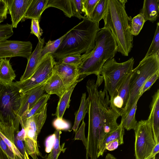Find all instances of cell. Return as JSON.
Instances as JSON below:
<instances>
[{"label": "cell", "instance_id": "cell-16", "mask_svg": "<svg viewBox=\"0 0 159 159\" xmlns=\"http://www.w3.org/2000/svg\"><path fill=\"white\" fill-rule=\"evenodd\" d=\"M150 115L148 120L152 130L154 139L156 144L159 142V90L157 89L152 96L150 105Z\"/></svg>", "mask_w": 159, "mask_h": 159}, {"label": "cell", "instance_id": "cell-42", "mask_svg": "<svg viewBox=\"0 0 159 159\" xmlns=\"http://www.w3.org/2000/svg\"><path fill=\"white\" fill-rule=\"evenodd\" d=\"M8 13L6 0H0V23L7 18Z\"/></svg>", "mask_w": 159, "mask_h": 159}, {"label": "cell", "instance_id": "cell-3", "mask_svg": "<svg viewBox=\"0 0 159 159\" xmlns=\"http://www.w3.org/2000/svg\"><path fill=\"white\" fill-rule=\"evenodd\" d=\"M67 33L57 50L51 54L57 60L72 54L90 52L95 46L96 34L100 30L99 23L85 17Z\"/></svg>", "mask_w": 159, "mask_h": 159}, {"label": "cell", "instance_id": "cell-49", "mask_svg": "<svg viewBox=\"0 0 159 159\" xmlns=\"http://www.w3.org/2000/svg\"><path fill=\"white\" fill-rule=\"evenodd\" d=\"M105 159H117L113 155L108 153L106 156Z\"/></svg>", "mask_w": 159, "mask_h": 159}, {"label": "cell", "instance_id": "cell-17", "mask_svg": "<svg viewBox=\"0 0 159 159\" xmlns=\"http://www.w3.org/2000/svg\"><path fill=\"white\" fill-rule=\"evenodd\" d=\"M44 42V38H41L39 40L35 48L27 60L28 62L25 70L20 78V81H24L29 79L36 70L40 62L39 60Z\"/></svg>", "mask_w": 159, "mask_h": 159}, {"label": "cell", "instance_id": "cell-47", "mask_svg": "<svg viewBox=\"0 0 159 159\" xmlns=\"http://www.w3.org/2000/svg\"><path fill=\"white\" fill-rule=\"evenodd\" d=\"M21 127V129L20 131L16 132V134L15 135V136L17 139L24 141L26 136L25 131L24 128L22 126Z\"/></svg>", "mask_w": 159, "mask_h": 159}, {"label": "cell", "instance_id": "cell-51", "mask_svg": "<svg viewBox=\"0 0 159 159\" xmlns=\"http://www.w3.org/2000/svg\"><path fill=\"white\" fill-rule=\"evenodd\" d=\"M1 59H0V62H1Z\"/></svg>", "mask_w": 159, "mask_h": 159}, {"label": "cell", "instance_id": "cell-33", "mask_svg": "<svg viewBox=\"0 0 159 159\" xmlns=\"http://www.w3.org/2000/svg\"><path fill=\"white\" fill-rule=\"evenodd\" d=\"M83 57V55L79 54H72L60 59L57 62L74 65L78 67L81 63Z\"/></svg>", "mask_w": 159, "mask_h": 159}, {"label": "cell", "instance_id": "cell-12", "mask_svg": "<svg viewBox=\"0 0 159 159\" xmlns=\"http://www.w3.org/2000/svg\"><path fill=\"white\" fill-rule=\"evenodd\" d=\"M53 72L61 78L66 89L76 82L82 80L79 79L78 67L74 65L56 61Z\"/></svg>", "mask_w": 159, "mask_h": 159}, {"label": "cell", "instance_id": "cell-8", "mask_svg": "<svg viewBox=\"0 0 159 159\" xmlns=\"http://www.w3.org/2000/svg\"><path fill=\"white\" fill-rule=\"evenodd\" d=\"M136 159H146L151 155L156 143L150 124L147 120L137 122L135 129Z\"/></svg>", "mask_w": 159, "mask_h": 159}, {"label": "cell", "instance_id": "cell-9", "mask_svg": "<svg viewBox=\"0 0 159 159\" xmlns=\"http://www.w3.org/2000/svg\"><path fill=\"white\" fill-rule=\"evenodd\" d=\"M55 62L51 54H47L30 78L24 81L14 82V84L24 93L33 88L45 83L52 75Z\"/></svg>", "mask_w": 159, "mask_h": 159}, {"label": "cell", "instance_id": "cell-45", "mask_svg": "<svg viewBox=\"0 0 159 159\" xmlns=\"http://www.w3.org/2000/svg\"><path fill=\"white\" fill-rule=\"evenodd\" d=\"M23 141L17 139L15 136V144L20 152L25 157L26 159H30L29 155L26 152L24 144Z\"/></svg>", "mask_w": 159, "mask_h": 159}, {"label": "cell", "instance_id": "cell-44", "mask_svg": "<svg viewBox=\"0 0 159 159\" xmlns=\"http://www.w3.org/2000/svg\"><path fill=\"white\" fill-rule=\"evenodd\" d=\"M55 139V135L54 133L48 136L45 141V151L47 153L50 152L53 147Z\"/></svg>", "mask_w": 159, "mask_h": 159}, {"label": "cell", "instance_id": "cell-6", "mask_svg": "<svg viewBox=\"0 0 159 159\" xmlns=\"http://www.w3.org/2000/svg\"><path fill=\"white\" fill-rule=\"evenodd\" d=\"M159 71V55L144 57L132 70L129 84V96L123 117L140 97V91L145 82Z\"/></svg>", "mask_w": 159, "mask_h": 159}, {"label": "cell", "instance_id": "cell-50", "mask_svg": "<svg viewBox=\"0 0 159 159\" xmlns=\"http://www.w3.org/2000/svg\"><path fill=\"white\" fill-rule=\"evenodd\" d=\"M156 155H154L152 156H150L146 159H155Z\"/></svg>", "mask_w": 159, "mask_h": 159}, {"label": "cell", "instance_id": "cell-23", "mask_svg": "<svg viewBox=\"0 0 159 159\" xmlns=\"http://www.w3.org/2000/svg\"><path fill=\"white\" fill-rule=\"evenodd\" d=\"M79 81L76 82L68 88L59 98L55 114L57 118L63 119L65 112L67 108L69 107L70 101V97L73 90Z\"/></svg>", "mask_w": 159, "mask_h": 159}, {"label": "cell", "instance_id": "cell-26", "mask_svg": "<svg viewBox=\"0 0 159 159\" xmlns=\"http://www.w3.org/2000/svg\"><path fill=\"white\" fill-rule=\"evenodd\" d=\"M50 95L47 93L44 94L32 107L24 113L20 119V121H25L33 116L39 113L44 106L47 104Z\"/></svg>", "mask_w": 159, "mask_h": 159}, {"label": "cell", "instance_id": "cell-40", "mask_svg": "<svg viewBox=\"0 0 159 159\" xmlns=\"http://www.w3.org/2000/svg\"><path fill=\"white\" fill-rule=\"evenodd\" d=\"M85 123L83 120L80 127L75 133V135L74 139V140H81L86 148L87 145V139L85 135Z\"/></svg>", "mask_w": 159, "mask_h": 159}, {"label": "cell", "instance_id": "cell-19", "mask_svg": "<svg viewBox=\"0 0 159 159\" xmlns=\"http://www.w3.org/2000/svg\"><path fill=\"white\" fill-rule=\"evenodd\" d=\"M124 132L125 129L120 123L116 129L106 135L99 145L98 155V158L100 156H103L106 150V146L109 142L115 139H118L119 145L123 144Z\"/></svg>", "mask_w": 159, "mask_h": 159}, {"label": "cell", "instance_id": "cell-27", "mask_svg": "<svg viewBox=\"0 0 159 159\" xmlns=\"http://www.w3.org/2000/svg\"><path fill=\"white\" fill-rule=\"evenodd\" d=\"M86 98V93H83L81 98V102L79 109L75 113V121L74 125L72 128V129L75 133L78 130L80 122L84 119L85 115L87 113L88 101L87 98V99Z\"/></svg>", "mask_w": 159, "mask_h": 159}, {"label": "cell", "instance_id": "cell-18", "mask_svg": "<svg viewBox=\"0 0 159 159\" xmlns=\"http://www.w3.org/2000/svg\"><path fill=\"white\" fill-rule=\"evenodd\" d=\"M44 89L47 94L50 95L55 94L59 98L67 89L61 78L54 72L45 83Z\"/></svg>", "mask_w": 159, "mask_h": 159}, {"label": "cell", "instance_id": "cell-21", "mask_svg": "<svg viewBox=\"0 0 159 159\" xmlns=\"http://www.w3.org/2000/svg\"><path fill=\"white\" fill-rule=\"evenodd\" d=\"M48 0H32L22 21L25 19L40 20L41 15L46 9Z\"/></svg>", "mask_w": 159, "mask_h": 159}, {"label": "cell", "instance_id": "cell-25", "mask_svg": "<svg viewBox=\"0 0 159 159\" xmlns=\"http://www.w3.org/2000/svg\"><path fill=\"white\" fill-rule=\"evenodd\" d=\"M138 100L136 101L130 109L123 117L121 118L120 123L124 129L127 130H134L136 127L137 122L135 115Z\"/></svg>", "mask_w": 159, "mask_h": 159}, {"label": "cell", "instance_id": "cell-39", "mask_svg": "<svg viewBox=\"0 0 159 159\" xmlns=\"http://www.w3.org/2000/svg\"><path fill=\"white\" fill-rule=\"evenodd\" d=\"M39 21L37 19H32L31 20L30 33L35 35L39 40L41 39V36L43 33L42 30L40 28Z\"/></svg>", "mask_w": 159, "mask_h": 159}, {"label": "cell", "instance_id": "cell-5", "mask_svg": "<svg viewBox=\"0 0 159 159\" xmlns=\"http://www.w3.org/2000/svg\"><path fill=\"white\" fill-rule=\"evenodd\" d=\"M23 95L14 82L7 84L0 81V121L14 124L16 131L19 130L17 115Z\"/></svg>", "mask_w": 159, "mask_h": 159}, {"label": "cell", "instance_id": "cell-32", "mask_svg": "<svg viewBox=\"0 0 159 159\" xmlns=\"http://www.w3.org/2000/svg\"><path fill=\"white\" fill-rule=\"evenodd\" d=\"M157 28L151 45L144 57L159 54V23L157 24Z\"/></svg>", "mask_w": 159, "mask_h": 159}, {"label": "cell", "instance_id": "cell-35", "mask_svg": "<svg viewBox=\"0 0 159 159\" xmlns=\"http://www.w3.org/2000/svg\"><path fill=\"white\" fill-rule=\"evenodd\" d=\"M13 33V28L11 24H0V42L7 39Z\"/></svg>", "mask_w": 159, "mask_h": 159}, {"label": "cell", "instance_id": "cell-13", "mask_svg": "<svg viewBox=\"0 0 159 159\" xmlns=\"http://www.w3.org/2000/svg\"><path fill=\"white\" fill-rule=\"evenodd\" d=\"M32 0H6L13 28L22 21Z\"/></svg>", "mask_w": 159, "mask_h": 159}, {"label": "cell", "instance_id": "cell-30", "mask_svg": "<svg viewBox=\"0 0 159 159\" xmlns=\"http://www.w3.org/2000/svg\"><path fill=\"white\" fill-rule=\"evenodd\" d=\"M54 133L55 135V142L50 153L45 159H57L61 152H64L66 148L64 149V146L61 147L60 144L61 130L56 129Z\"/></svg>", "mask_w": 159, "mask_h": 159}, {"label": "cell", "instance_id": "cell-22", "mask_svg": "<svg viewBox=\"0 0 159 159\" xmlns=\"http://www.w3.org/2000/svg\"><path fill=\"white\" fill-rule=\"evenodd\" d=\"M53 7L62 10L67 17L75 16L76 14L74 0H48L46 9Z\"/></svg>", "mask_w": 159, "mask_h": 159}, {"label": "cell", "instance_id": "cell-14", "mask_svg": "<svg viewBox=\"0 0 159 159\" xmlns=\"http://www.w3.org/2000/svg\"><path fill=\"white\" fill-rule=\"evenodd\" d=\"M44 84L33 88L24 93L17 115L20 121L24 113L32 107L44 94Z\"/></svg>", "mask_w": 159, "mask_h": 159}, {"label": "cell", "instance_id": "cell-2", "mask_svg": "<svg viewBox=\"0 0 159 159\" xmlns=\"http://www.w3.org/2000/svg\"><path fill=\"white\" fill-rule=\"evenodd\" d=\"M126 0H107L106 11L103 18L104 28L108 29L117 45V52L127 56L133 46L131 32V18L125 10Z\"/></svg>", "mask_w": 159, "mask_h": 159}, {"label": "cell", "instance_id": "cell-46", "mask_svg": "<svg viewBox=\"0 0 159 159\" xmlns=\"http://www.w3.org/2000/svg\"><path fill=\"white\" fill-rule=\"evenodd\" d=\"M119 145L118 139H115L108 143L106 146V149L110 151H113L116 149Z\"/></svg>", "mask_w": 159, "mask_h": 159}, {"label": "cell", "instance_id": "cell-38", "mask_svg": "<svg viewBox=\"0 0 159 159\" xmlns=\"http://www.w3.org/2000/svg\"><path fill=\"white\" fill-rule=\"evenodd\" d=\"M47 104L43 107L41 111L38 114L37 119V133H40L47 117Z\"/></svg>", "mask_w": 159, "mask_h": 159}, {"label": "cell", "instance_id": "cell-28", "mask_svg": "<svg viewBox=\"0 0 159 159\" xmlns=\"http://www.w3.org/2000/svg\"><path fill=\"white\" fill-rule=\"evenodd\" d=\"M107 0H99L96 4L89 19L99 22L103 19L107 7Z\"/></svg>", "mask_w": 159, "mask_h": 159}, {"label": "cell", "instance_id": "cell-20", "mask_svg": "<svg viewBox=\"0 0 159 159\" xmlns=\"http://www.w3.org/2000/svg\"><path fill=\"white\" fill-rule=\"evenodd\" d=\"M159 12V0H144L140 13L145 21L149 20L153 23L157 19Z\"/></svg>", "mask_w": 159, "mask_h": 159}, {"label": "cell", "instance_id": "cell-10", "mask_svg": "<svg viewBox=\"0 0 159 159\" xmlns=\"http://www.w3.org/2000/svg\"><path fill=\"white\" fill-rule=\"evenodd\" d=\"M32 49L30 41L4 40L0 42V59L20 57L28 60Z\"/></svg>", "mask_w": 159, "mask_h": 159}, {"label": "cell", "instance_id": "cell-36", "mask_svg": "<svg viewBox=\"0 0 159 159\" xmlns=\"http://www.w3.org/2000/svg\"><path fill=\"white\" fill-rule=\"evenodd\" d=\"M99 0H83V7L84 17L89 19Z\"/></svg>", "mask_w": 159, "mask_h": 159}, {"label": "cell", "instance_id": "cell-24", "mask_svg": "<svg viewBox=\"0 0 159 159\" xmlns=\"http://www.w3.org/2000/svg\"><path fill=\"white\" fill-rule=\"evenodd\" d=\"M16 75L7 58L1 59L0 63V81L5 84H9L15 79Z\"/></svg>", "mask_w": 159, "mask_h": 159}, {"label": "cell", "instance_id": "cell-1", "mask_svg": "<svg viewBox=\"0 0 159 159\" xmlns=\"http://www.w3.org/2000/svg\"><path fill=\"white\" fill-rule=\"evenodd\" d=\"M96 82L89 80L86 87L88 94L89 127L86 159H98L99 145L104 137L116 129L120 116L110 107L109 95L106 89L98 90L103 79L98 75Z\"/></svg>", "mask_w": 159, "mask_h": 159}, {"label": "cell", "instance_id": "cell-31", "mask_svg": "<svg viewBox=\"0 0 159 159\" xmlns=\"http://www.w3.org/2000/svg\"><path fill=\"white\" fill-rule=\"evenodd\" d=\"M145 22L143 16L140 13L131 19V32L133 36L139 34Z\"/></svg>", "mask_w": 159, "mask_h": 159}, {"label": "cell", "instance_id": "cell-4", "mask_svg": "<svg viewBox=\"0 0 159 159\" xmlns=\"http://www.w3.org/2000/svg\"><path fill=\"white\" fill-rule=\"evenodd\" d=\"M117 52L116 42L110 30L103 27L97 33L95 46L89 53L83 54L82 62L78 67L79 79L94 74L98 75L107 60L113 58Z\"/></svg>", "mask_w": 159, "mask_h": 159}, {"label": "cell", "instance_id": "cell-11", "mask_svg": "<svg viewBox=\"0 0 159 159\" xmlns=\"http://www.w3.org/2000/svg\"><path fill=\"white\" fill-rule=\"evenodd\" d=\"M132 72L127 76L112 96L110 98V107L120 116L123 115L129 99L130 80Z\"/></svg>", "mask_w": 159, "mask_h": 159}, {"label": "cell", "instance_id": "cell-48", "mask_svg": "<svg viewBox=\"0 0 159 159\" xmlns=\"http://www.w3.org/2000/svg\"><path fill=\"white\" fill-rule=\"evenodd\" d=\"M159 152V142L156 144L150 156L156 155Z\"/></svg>", "mask_w": 159, "mask_h": 159}, {"label": "cell", "instance_id": "cell-37", "mask_svg": "<svg viewBox=\"0 0 159 159\" xmlns=\"http://www.w3.org/2000/svg\"><path fill=\"white\" fill-rule=\"evenodd\" d=\"M159 76V71H158L147 80L140 91L139 93L140 97L145 92L150 88L152 85L158 79Z\"/></svg>", "mask_w": 159, "mask_h": 159}, {"label": "cell", "instance_id": "cell-41", "mask_svg": "<svg viewBox=\"0 0 159 159\" xmlns=\"http://www.w3.org/2000/svg\"><path fill=\"white\" fill-rule=\"evenodd\" d=\"M53 125L56 129L61 130H67L70 128V125L67 121L63 119L57 118L53 122Z\"/></svg>", "mask_w": 159, "mask_h": 159}, {"label": "cell", "instance_id": "cell-29", "mask_svg": "<svg viewBox=\"0 0 159 159\" xmlns=\"http://www.w3.org/2000/svg\"><path fill=\"white\" fill-rule=\"evenodd\" d=\"M66 34V33L56 40H49L46 43L45 46L43 47L41 52L39 60L40 62L46 55L48 54H52L57 50Z\"/></svg>", "mask_w": 159, "mask_h": 159}, {"label": "cell", "instance_id": "cell-34", "mask_svg": "<svg viewBox=\"0 0 159 159\" xmlns=\"http://www.w3.org/2000/svg\"><path fill=\"white\" fill-rule=\"evenodd\" d=\"M0 159H20L13 153L3 141L0 142Z\"/></svg>", "mask_w": 159, "mask_h": 159}, {"label": "cell", "instance_id": "cell-15", "mask_svg": "<svg viewBox=\"0 0 159 159\" xmlns=\"http://www.w3.org/2000/svg\"><path fill=\"white\" fill-rule=\"evenodd\" d=\"M16 129L14 124L10 125L0 121V136L9 149L20 159H26L15 144Z\"/></svg>", "mask_w": 159, "mask_h": 159}, {"label": "cell", "instance_id": "cell-43", "mask_svg": "<svg viewBox=\"0 0 159 159\" xmlns=\"http://www.w3.org/2000/svg\"><path fill=\"white\" fill-rule=\"evenodd\" d=\"M75 8L76 11V14L75 16L81 19H84V16H83L81 15L82 13H84L83 7V0H74Z\"/></svg>", "mask_w": 159, "mask_h": 159}, {"label": "cell", "instance_id": "cell-7", "mask_svg": "<svg viewBox=\"0 0 159 159\" xmlns=\"http://www.w3.org/2000/svg\"><path fill=\"white\" fill-rule=\"evenodd\" d=\"M134 62L133 57L121 63L116 62L113 57L107 60L103 65L99 75L102 77L104 80V88L108 92L110 98L132 71Z\"/></svg>", "mask_w": 159, "mask_h": 159}]
</instances>
